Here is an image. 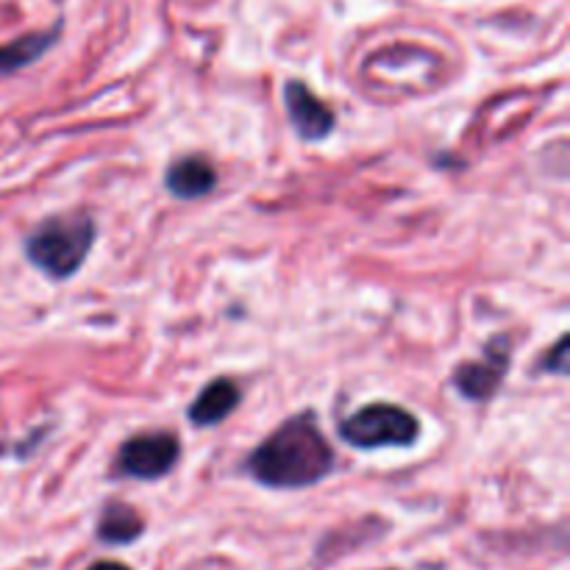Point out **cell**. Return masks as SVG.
<instances>
[{
	"mask_svg": "<svg viewBox=\"0 0 570 570\" xmlns=\"http://www.w3.org/2000/svg\"><path fill=\"white\" fill-rule=\"evenodd\" d=\"M334 449L312 412L293 415L265 443L250 451L245 471L271 490H304L321 484L334 471Z\"/></svg>",
	"mask_w": 570,
	"mask_h": 570,
	"instance_id": "cell-1",
	"label": "cell"
},
{
	"mask_svg": "<svg viewBox=\"0 0 570 570\" xmlns=\"http://www.w3.org/2000/svg\"><path fill=\"white\" fill-rule=\"evenodd\" d=\"M87 570H131L128 566H122V562H111V560H106V562H95L92 568H87Z\"/></svg>",
	"mask_w": 570,
	"mask_h": 570,
	"instance_id": "cell-12",
	"label": "cell"
},
{
	"mask_svg": "<svg viewBox=\"0 0 570 570\" xmlns=\"http://www.w3.org/2000/svg\"><path fill=\"white\" fill-rule=\"evenodd\" d=\"M540 371L560 373V376H566L568 373V334H562V337L557 340V345L549 351V356L540 362Z\"/></svg>",
	"mask_w": 570,
	"mask_h": 570,
	"instance_id": "cell-11",
	"label": "cell"
},
{
	"mask_svg": "<svg viewBox=\"0 0 570 570\" xmlns=\"http://www.w3.org/2000/svg\"><path fill=\"white\" fill-rule=\"evenodd\" d=\"M65 22H53L48 31H31L26 37H17L14 42L0 45V76H11L17 70H26L28 65L42 59L61 37Z\"/></svg>",
	"mask_w": 570,
	"mask_h": 570,
	"instance_id": "cell-9",
	"label": "cell"
},
{
	"mask_svg": "<svg viewBox=\"0 0 570 570\" xmlns=\"http://www.w3.org/2000/svg\"><path fill=\"white\" fill-rule=\"evenodd\" d=\"M98 226L87 215H53L26 237V256L39 273L67 282L81 271L92 250Z\"/></svg>",
	"mask_w": 570,
	"mask_h": 570,
	"instance_id": "cell-2",
	"label": "cell"
},
{
	"mask_svg": "<svg viewBox=\"0 0 570 570\" xmlns=\"http://www.w3.org/2000/svg\"><path fill=\"white\" fill-rule=\"evenodd\" d=\"M337 432L343 443L360 451L410 449L421 438V421L404 406L371 404L345 417Z\"/></svg>",
	"mask_w": 570,
	"mask_h": 570,
	"instance_id": "cell-3",
	"label": "cell"
},
{
	"mask_svg": "<svg viewBox=\"0 0 570 570\" xmlns=\"http://www.w3.org/2000/svg\"><path fill=\"white\" fill-rule=\"evenodd\" d=\"M181 460V443L176 434L148 432L128 438L117 451V473L137 482H159Z\"/></svg>",
	"mask_w": 570,
	"mask_h": 570,
	"instance_id": "cell-4",
	"label": "cell"
},
{
	"mask_svg": "<svg viewBox=\"0 0 570 570\" xmlns=\"http://www.w3.org/2000/svg\"><path fill=\"white\" fill-rule=\"evenodd\" d=\"M510 340L495 337L484 345L482 360L465 362L454 371V387L460 390L462 399L473 401V404H484L493 399L504 384L507 371H510Z\"/></svg>",
	"mask_w": 570,
	"mask_h": 570,
	"instance_id": "cell-5",
	"label": "cell"
},
{
	"mask_svg": "<svg viewBox=\"0 0 570 570\" xmlns=\"http://www.w3.org/2000/svg\"><path fill=\"white\" fill-rule=\"evenodd\" d=\"M239 404V390L232 379H215V382L206 384L198 393V399L193 401V406L187 410V421L198 429L217 426V423L226 421Z\"/></svg>",
	"mask_w": 570,
	"mask_h": 570,
	"instance_id": "cell-8",
	"label": "cell"
},
{
	"mask_svg": "<svg viewBox=\"0 0 570 570\" xmlns=\"http://www.w3.org/2000/svg\"><path fill=\"white\" fill-rule=\"evenodd\" d=\"M167 193L181 200H195L217 187V173L204 156H181L165 173Z\"/></svg>",
	"mask_w": 570,
	"mask_h": 570,
	"instance_id": "cell-7",
	"label": "cell"
},
{
	"mask_svg": "<svg viewBox=\"0 0 570 570\" xmlns=\"http://www.w3.org/2000/svg\"><path fill=\"white\" fill-rule=\"evenodd\" d=\"M284 106H287L289 122L304 142H321L337 126L334 111L304 81L284 83Z\"/></svg>",
	"mask_w": 570,
	"mask_h": 570,
	"instance_id": "cell-6",
	"label": "cell"
},
{
	"mask_svg": "<svg viewBox=\"0 0 570 570\" xmlns=\"http://www.w3.org/2000/svg\"><path fill=\"white\" fill-rule=\"evenodd\" d=\"M145 521L134 507L120 504V501H109L104 507L98 518V527H95V534H98L100 543L106 546H128L134 540L142 538Z\"/></svg>",
	"mask_w": 570,
	"mask_h": 570,
	"instance_id": "cell-10",
	"label": "cell"
}]
</instances>
